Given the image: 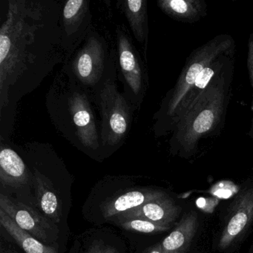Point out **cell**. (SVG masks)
<instances>
[{
    "instance_id": "cell-1",
    "label": "cell",
    "mask_w": 253,
    "mask_h": 253,
    "mask_svg": "<svg viewBox=\"0 0 253 253\" xmlns=\"http://www.w3.org/2000/svg\"><path fill=\"white\" fill-rule=\"evenodd\" d=\"M63 4L60 0L7 1L0 28V140H9L20 100L64 63Z\"/></svg>"
},
{
    "instance_id": "cell-2",
    "label": "cell",
    "mask_w": 253,
    "mask_h": 253,
    "mask_svg": "<svg viewBox=\"0 0 253 253\" xmlns=\"http://www.w3.org/2000/svg\"><path fill=\"white\" fill-rule=\"evenodd\" d=\"M45 106L53 126L71 144L94 158L104 155L92 96L61 70L47 92Z\"/></svg>"
},
{
    "instance_id": "cell-3",
    "label": "cell",
    "mask_w": 253,
    "mask_h": 253,
    "mask_svg": "<svg viewBox=\"0 0 253 253\" xmlns=\"http://www.w3.org/2000/svg\"><path fill=\"white\" fill-rule=\"evenodd\" d=\"M235 63L234 57L177 121L169 139L171 154L189 158L196 153L201 140L215 135L221 129L230 101Z\"/></svg>"
},
{
    "instance_id": "cell-4",
    "label": "cell",
    "mask_w": 253,
    "mask_h": 253,
    "mask_svg": "<svg viewBox=\"0 0 253 253\" xmlns=\"http://www.w3.org/2000/svg\"><path fill=\"white\" fill-rule=\"evenodd\" d=\"M60 70L91 96L118 77L116 48L93 26L81 45L65 59Z\"/></svg>"
},
{
    "instance_id": "cell-5",
    "label": "cell",
    "mask_w": 253,
    "mask_h": 253,
    "mask_svg": "<svg viewBox=\"0 0 253 253\" xmlns=\"http://www.w3.org/2000/svg\"><path fill=\"white\" fill-rule=\"evenodd\" d=\"M233 49H235L233 38L229 35H219L189 54L175 85L169 90L159 109L154 115L155 123L152 129L155 137L171 134V126L177 110L200 74L210 63Z\"/></svg>"
},
{
    "instance_id": "cell-6",
    "label": "cell",
    "mask_w": 253,
    "mask_h": 253,
    "mask_svg": "<svg viewBox=\"0 0 253 253\" xmlns=\"http://www.w3.org/2000/svg\"><path fill=\"white\" fill-rule=\"evenodd\" d=\"M117 78L109 80L93 96L100 115V138L104 155L114 153L125 143L137 111L124 93L118 89Z\"/></svg>"
},
{
    "instance_id": "cell-7",
    "label": "cell",
    "mask_w": 253,
    "mask_h": 253,
    "mask_svg": "<svg viewBox=\"0 0 253 253\" xmlns=\"http://www.w3.org/2000/svg\"><path fill=\"white\" fill-rule=\"evenodd\" d=\"M115 35L118 78L124 85L123 92L139 110L149 88L146 65L126 27L124 25L117 26Z\"/></svg>"
},
{
    "instance_id": "cell-8",
    "label": "cell",
    "mask_w": 253,
    "mask_h": 253,
    "mask_svg": "<svg viewBox=\"0 0 253 253\" xmlns=\"http://www.w3.org/2000/svg\"><path fill=\"white\" fill-rule=\"evenodd\" d=\"M93 26L89 0L63 2L60 29L62 47L66 57L81 45Z\"/></svg>"
},
{
    "instance_id": "cell-9",
    "label": "cell",
    "mask_w": 253,
    "mask_h": 253,
    "mask_svg": "<svg viewBox=\"0 0 253 253\" xmlns=\"http://www.w3.org/2000/svg\"><path fill=\"white\" fill-rule=\"evenodd\" d=\"M253 221V187L240 192L237 196L227 223L219 241V247L227 248L236 241Z\"/></svg>"
},
{
    "instance_id": "cell-10",
    "label": "cell",
    "mask_w": 253,
    "mask_h": 253,
    "mask_svg": "<svg viewBox=\"0 0 253 253\" xmlns=\"http://www.w3.org/2000/svg\"><path fill=\"white\" fill-rule=\"evenodd\" d=\"M0 210H3L20 228L38 239L47 242L52 227L47 219L33 209L1 194Z\"/></svg>"
},
{
    "instance_id": "cell-11",
    "label": "cell",
    "mask_w": 253,
    "mask_h": 253,
    "mask_svg": "<svg viewBox=\"0 0 253 253\" xmlns=\"http://www.w3.org/2000/svg\"><path fill=\"white\" fill-rule=\"evenodd\" d=\"M0 181L2 186L19 187L30 178V170L14 144L0 140Z\"/></svg>"
},
{
    "instance_id": "cell-12",
    "label": "cell",
    "mask_w": 253,
    "mask_h": 253,
    "mask_svg": "<svg viewBox=\"0 0 253 253\" xmlns=\"http://www.w3.org/2000/svg\"><path fill=\"white\" fill-rule=\"evenodd\" d=\"M180 207L167 195L149 201L140 207L118 214L120 220L143 219L158 224L171 226L180 213Z\"/></svg>"
},
{
    "instance_id": "cell-13",
    "label": "cell",
    "mask_w": 253,
    "mask_h": 253,
    "mask_svg": "<svg viewBox=\"0 0 253 253\" xmlns=\"http://www.w3.org/2000/svg\"><path fill=\"white\" fill-rule=\"evenodd\" d=\"M117 6L126 17L133 36L143 47L144 60L146 62L148 36H149V18L146 0H119Z\"/></svg>"
},
{
    "instance_id": "cell-14",
    "label": "cell",
    "mask_w": 253,
    "mask_h": 253,
    "mask_svg": "<svg viewBox=\"0 0 253 253\" xmlns=\"http://www.w3.org/2000/svg\"><path fill=\"white\" fill-rule=\"evenodd\" d=\"M158 8L172 20L194 24L207 15L204 0H159Z\"/></svg>"
},
{
    "instance_id": "cell-15",
    "label": "cell",
    "mask_w": 253,
    "mask_h": 253,
    "mask_svg": "<svg viewBox=\"0 0 253 253\" xmlns=\"http://www.w3.org/2000/svg\"><path fill=\"white\" fill-rule=\"evenodd\" d=\"M198 227L195 211L186 213L172 232L161 243L163 253H186Z\"/></svg>"
},
{
    "instance_id": "cell-16",
    "label": "cell",
    "mask_w": 253,
    "mask_h": 253,
    "mask_svg": "<svg viewBox=\"0 0 253 253\" xmlns=\"http://www.w3.org/2000/svg\"><path fill=\"white\" fill-rule=\"evenodd\" d=\"M166 195L164 192L150 189L130 191L106 203L103 206V213L106 217L118 216Z\"/></svg>"
},
{
    "instance_id": "cell-17",
    "label": "cell",
    "mask_w": 253,
    "mask_h": 253,
    "mask_svg": "<svg viewBox=\"0 0 253 253\" xmlns=\"http://www.w3.org/2000/svg\"><path fill=\"white\" fill-rule=\"evenodd\" d=\"M32 180L41 210L52 221L59 223L61 216L60 205L58 198L51 186V182L36 167H33Z\"/></svg>"
},
{
    "instance_id": "cell-18",
    "label": "cell",
    "mask_w": 253,
    "mask_h": 253,
    "mask_svg": "<svg viewBox=\"0 0 253 253\" xmlns=\"http://www.w3.org/2000/svg\"><path fill=\"white\" fill-rule=\"evenodd\" d=\"M0 223L26 253H58L57 249L45 246L20 228L3 210H0Z\"/></svg>"
},
{
    "instance_id": "cell-19",
    "label": "cell",
    "mask_w": 253,
    "mask_h": 253,
    "mask_svg": "<svg viewBox=\"0 0 253 253\" xmlns=\"http://www.w3.org/2000/svg\"><path fill=\"white\" fill-rule=\"evenodd\" d=\"M119 224L126 230L134 231L146 234H155L165 232L171 228V226L158 224L149 220L139 218L120 220Z\"/></svg>"
},
{
    "instance_id": "cell-20",
    "label": "cell",
    "mask_w": 253,
    "mask_h": 253,
    "mask_svg": "<svg viewBox=\"0 0 253 253\" xmlns=\"http://www.w3.org/2000/svg\"><path fill=\"white\" fill-rule=\"evenodd\" d=\"M247 66L248 69L249 76H250V83H251L252 89H253V100H252V120L253 121V37L250 35L248 42V51H247Z\"/></svg>"
},
{
    "instance_id": "cell-21",
    "label": "cell",
    "mask_w": 253,
    "mask_h": 253,
    "mask_svg": "<svg viewBox=\"0 0 253 253\" xmlns=\"http://www.w3.org/2000/svg\"><path fill=\"white\" fill-rule=\"evenodd\" d=\"M85 253H118V252L110 246L102 243H94Z\"/></svg>"
},
{
    "instance_id": "cell-22",
    "label": "cell",
    "mask_w": 253,
    "mask_h": 253,
    "mask_svg": "<svg viewBox=\"0 0 253 253\" xmlns=\"http://www.w3.org/2000/svg\"><path fill=\"white\" fill-rule=\"evenodd\" d=\"M143 253H163L162 247H161V243L155 244L152 247H149Z\"/></svg>"
},
{
    "instance_id": "cell-23",
    "label": "cell",
    "mask_w": 253,
    "mask_h": 253,
    "mask_svg": "<svg viewBox=\"0 0 253 253\" xmlns=\"http://www.w3.org/2000/svg\"><path fill=\"white\" fill-rule=\"evenodd\" d=\"M248 136L251 139L253 143V121H251V126H250V131L248 132Z\"/></svg>"
},
{
    "instance_id": "cell-24",
    "label": "cell",
    "mask_w": 253,
    "mask_h": 253,
    "mask_svg": "<svg viewBox=\"0 0 253 253\" xmlns=\"http://www.w3.org/2000/svg\"><path fill=\"white\" fill-rule=\"evenodd\" d=\"M252 35H253V34H252Z\"/></svg>"
}]
</instances>
